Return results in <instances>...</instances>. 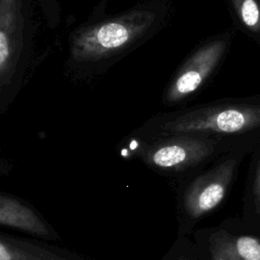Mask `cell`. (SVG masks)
Here are the masks:
<instances>
[{
	"instance_id": "cell-1",
	"label": "cell",
	"mask_w": 260,
	"mask_h": 260,
	"mask_svg": "<svg viewBox=\"0 0 260 260\" xmlns=\"http://www.w3.org/2000/svg\"><path fill=\"white\" fill-rule=\"evenodd\" d=\"M161 20L162 12L154 4H144L79 28L70 39L69 61L89 66L111 60L151 35Z\"/></svg>"
},
{
	"instance_id": "cell-2",
	"label": "cell",
	"mask_w": 260,
	"mask_h": 260,
	"mask_svg": "<svg viewBox=\"0 0 260 260\" xmlns=\"http://www.w3.org/2000/svg\"><path fill=\"white\" fill-rule=\"evenodd\" d=\"M259 127L260 106L217 104L194 106L159 114L149 119L140 130L154 138L178 134H241Z\"/></svg>"
},
{
	"instance_id": "cell-3",
	"label": "cell",
	"mask_w": 260,
	"mask_h": 260,
	"mask_svg": "<svg viewBox=\"0 0 260 260\" xmlns=\"http://www.w3.org/2000/svg\"><path fill=\"white\" fill-rule=\"evenodd\" d=\"M216 140L208 135L178 134L154 137L141 149L144 161L158 170L182 172L214 152Z\"/></svg>"
},
{
	"instance_id": "cell-4",
	"label": "cell",
	"mask_w": 260,
	"mask_h": 260,
	"mask_svg": "<svg viewBox=\"0 0 260 260\" xmlns=\"http://www.w3.org/2000/svg\"><path fill=\"white\" fill-rule=\"evenodd\" d=\"M228 47V38L213 39L198 47L171 78L165 90L164 104L178 105L197 92L216 69Z\"/></svg>"
},
{
	"instance_id": "cell-5",
	"label": "cell",
	"mask_w": 260,
	"mask_h": 260,
	"mask_svg": "<svg viewBox=\"0 0 260 260\" xmlns=\"http://www.w3.org/2000/svg\"><path fill=\"white\" fill-rule=\"evenodd\" d=\"M24 4L22 0H0V85L16 81L26 53Z\"/></svg>"
},
{
	"instance_id": "cell-6",
	"label": "cell",
	"mask_w": 260,
	"mask_h": 260,
	"mask_svg": "<svg viewBox=\"0 0 260 260\" xmlns=\"http://www.w3.org/2000/svg\"><path fill=\"white\" fill-rule=\"evenodd\" d=\"M238 161L228 158L197 177L184 195V208L192 218H198L217 207L233 181Z\"/></svg>"
},
{
	"instance_id": "cell-7",
	"label": "cell",
	"mask_w": 260,
	"mask_h": 260,
	"mask_svg": "<svg viewBox=\"0 0 260 260\" xmlns=\"http://www.w3.org/2000/svg\"><path fill=\"white\" fill-rule=\"evenodd\" d=\"M0 223L39 237L55 238L50 226L30 207L4 193L0 195Z\"/></svg>"
},
{
	"instance_id": "cell-8",
	"label": "cell",
	"mask_w": 260,
	"mask_h": 260,
	"mask_svg": "<svg viewBox=\"0 0 260 260\" xmlns=\"http://www.w3.org/2000/svg\"><path fill=\"white\" fill-rule=\"evenodd\" d=\"M209 251L211 260H260V240L218 232L210 238Z\"/></svg>"
},
{
	"instance_id": "cell-9",
	"label": "cell",
	"mask_w": 260,
	"mask_h": 260,
	"mask_svg": "<svg viewBox=\"0 0 260 260\" xmlns=\"http://www.w3.org/2000/svg\"><path fill=\"white\" fill-rule=\"evenodd\" d=\"M0 260H69L43 247L26 241L0 237Z\"/></svg>"
},
{
	"instance_id": "cell-10",
	"label": "cell",
	"mask_w": 260,
	"mask_h": 260,
	"mask_svg": "<svg viewBox=\"0 0 260 260\" xmlns=\"http://www.w3.org/2000/svg\"><path fill=\"white\" fill-rule=\"evenodd\" d=\"M242 24L253 32L260 31V3L258 0H231Z\"/></svg>"
},
{
	"instance_id": "cell-11",
	"label": "cell",
	"mask_w": 260,
	"mask_h": 260,
	"mask_svg": "<svg viewBox=\"0 0 260 260\" xmlns=\"http://www.w3.org/2000/svg\"><path fill=\"white\" fill-rule=\"evenodd\" d=\"M252 193H253V199H254L256 211L258 213H260V162H259L258 169H257L255 177H254Z\"/></svg>"
}]
</instances>
